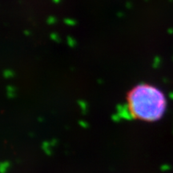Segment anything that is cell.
<instances>
[{"label": "cell", "instance_id": "6da1fadb", "mask_svg": "<svg viewBox=\"0 0 173 173\" xmlns=\"http://www.w3.org/2000/svg\"><path fill=\"white\" fill-rule=\"evenodd\" d=\"M127 109L133 118L156 122L164 115L167 99L160 89L150 83L135 85L127 95Z\"/></svg>", "mask_w": 173, "mask_h": 173}]
</instances>
